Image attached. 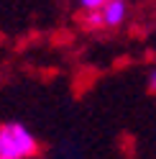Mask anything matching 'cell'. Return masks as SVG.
<instances>
[{
  "label": "cell",
  "instance_id": "3957f363",
  "mask_svg": "<svg viewBox=\"0 0 156 159\" xmlns=\"http://www.w3.org/2000/svg\"><path fill=\"white\" fill-rule=\"evenodd\" d=\"M105 3H108V0H80V8L84 13H95V11H100Z\"/></svg>",
  "mask_w": 156,
  "mask_h": 159
},
{
  "label": "cell",
  "instance_id": "7a4b0ae2",
  "mask_svg": "<svg viewBox=\"0 0 156 159\" xmlns=\"http://www.w3.org/2000/svg\"><path fill=\"white\" fill-rule=\"evenodd\" d=\"M128 18V5L125 0H108L100 11L90 13V23L92 26H100V28H118L125 23Z\"/></svg>",
  "mask_w": 156,
  "mask_h": 159
},
{
  "label": "cell",
  "instance_id": "6da1fadb",
  "mask_svg": "<svg viewBox=\"0 0 156 159\" xmlns=\"http://www.w3.org/2000/svg\"><path fill=\"white\" fill-rule=\"evenodd\" d=\"M38 141L33 131L21 121H5L0 126V159H33Z\"/></svg>",
  "mask_w": 156,
  "mask_h": 159
},
{
  "label": "cell",
  "instance_id": "277c9868",
  "mask_svg": "<svg viewBox=\"0 0 156 159\" xmlns=\"http://www.w3.org/2000/svg\"><path fill=\"white\" fill-rule=\"evenodd\" d=\"M146 90L151 95H156V64L149 69V75H146Z\"/></svg>",
  "mask_w": 156,
  "mask_h": 159
}]
</instances>
